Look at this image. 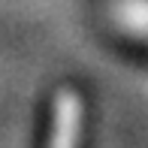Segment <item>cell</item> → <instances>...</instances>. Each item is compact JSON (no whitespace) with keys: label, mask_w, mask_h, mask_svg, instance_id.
<instances>
[{"label":"cell","mask_w":148,"mask_h":148,"mask_svg":"<svg viewBox=\"0 0 148 148\" xmlns=\"http://www.w3.org/2000/svg\"><path fill=\"white\" fill-rule=\"evenodd\" d=\"M79 136H82V100L76 91H58L49 148H79Z\"/></svg>","instance_id":"6da1fadb"},{"label":"cell","mask_w":148,"mask_h":148,"mask_svg":"<svg viewBox=\"0 0 148 148\" xmlns=\"http://www.w3.org/2000/svg\"><path fill=\"white\" fill-rule=\"evenodd\" d=\"M112 21L130 39L148 42V0H112Z\"/></svg>","instance_id":"7a4b0ae2"}]
</instances>
